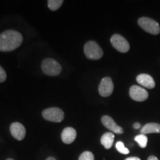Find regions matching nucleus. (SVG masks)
Instances as JSON below:
<instances>
[{"mask_svg":"<svg viewBox=\"0 0 160 160\" xmlns=\"http://www.w3.org/2000/svg\"><path fill=\"white\" fill-rule=\"evenodd\" d=\"M23 37L19 32L8 30L0 34V51L11 52L22 45Z\"/></svg>","mask_w":160,"mask_h":160,"instance_id":"obj_1","label":"nucleus"},{"mask_svg":"<svg viewBox=\"0 0 160 160\" xmlns=\"http://www.w3.org/2000/svg\"><path fill=\"white\" fill-rule=\"evenodd\" d=\"M42 70L45 75L50 77H55L59 75L62 71V66L56 60L47 58L42 62Z\"/></svg>","mask_w":160,"mask_h":160,"instance_id":"obj_2","label":"nucleus"},{"mask_svg":"<svg viewBox=\"0 0 160 160\" xmlns=\"http://www.w3.org/2000/svg\"><path fill=\"white\" fill-rule=\"evenodd\" d=\"M84 52L85 57L91 60L100 59L103 56V51L95 41H89L85 45Z\"/></svg>","mask_w":160,"mask_h":160,"instance_id":"obj_3","label":"nucleus"},{"mask_svg":"<svg viewBox=\"0 0 160 160\" xmlns=\"http://www.w3.org/2000/svg\"><path fill=\"white\" fill-rule=\"evenodd\" d=\"M138 25L142 29L153 35H157L160 33V26L154 19L149 17H141L138 19Z\"/></svg>","mask_w":160,"mask_h":160,"instance_id":"obj_4","label":"nucleus"},{"mask_svg":"<svg viewBox=\"0 0 160 160\" xmlns=\"http://www.w3.org/2000/svg\"><path fill=\"white\" fill-rule=\"evenodd\" d=\"M42 117L53 122H61L65 118V113L59 108H49L42 111Z\"/></svg>","mask_w":160,"mask_h":160,"instance_id":"obj_5","label":"nucleus"},{"mask_svg":"<svg viewBox=\"0 0 160 160\" xmlns=\"http://www.w3.org/2000/svg\"><path fill=\"white\" fill-rule=\"evenodd\" d=\"M111 42L113 47L121 53H127L130 50V45L128 42L119 34H114L111 38Z\"/></svg>","mask_w":160,"mask_h":160,"instance_id":"obj_6","label":"nucleus"},{"mask_svg":"<svg viewBox=\"0 0 160 160\" xmlns=\"http://www.w3.org/2000/svg\"><path fill=\"white\" fill-rule=\"evenodd\" d=\"M129 95L133 100L143 102L148 98V93L141 86L132 85L129 90Z\"/></svg>","mask_w":160,"mask_h":160,"instance_id":"obj_7","label":"nucleus"},{"mask_svg":"<svg viewBox=\"0 0 160 160\" xmlns=\"http://www.w3.org/2000/svg\"><path fill=\"white\" fill-rule=\"evenodd\" d=\"M113 83L110 77H105L102 79L99 85V93L103 97H108L113 93Z\"/></svg>","mask_w":160,"mask_h":160,"instance_id":"obj_8","label":"nucleus"},{"mask_svg":"<svg viewBox=\"0 0 160 160\" xmlns=\"http://www.w3.org/2000/svg\"><path fill=\"white\" fill-rule=\"evenodd\" d=\"M10 131H11L12 137L19 141H22L25 137L26 130L25 126L17 122L11 124L10 127Z\"/></svg>","mask_w":160,"mask_h":160,"instance_id":"obj_9","label":"nucleus"},{"mask_svg":"<svg viewBox=\"0 0 160 160\" xmlns=\"http://www.w3.org/2000/svg\"><path fill=\"white\" fill-rule=\"evenodd\" d=\"M102 123L105 126V128H107L110 131L113 132L115 133H118V134H121L124 131L122 128L120 127L115 122V121L111 117L108 115H105L102 117L101 119Z\"/></svg>","mask_w":160,"mask_h":160,"instance_id":"obj_10","label":"nucleus"},{"mask_svg":"<svg viewBox=\"0 0 160 160\" xmlns=\"http://www.w3.org/2000/svg\"><path fill=\"white\" fill-rule=\"evenodd\" d=\"M137 82L144 88L148 89H153L155 88V82L153 78L149 74L146 73H141L139 74L137 77Z\"/></svg>","mask_w":160,"mask_h":160,"instance_id":"obj_11","label":"nucleus"},{"mask_svg":"<svg viewBox=\"0 0 160 160\" xmlns=\"http://www.w3.org/2000/svg\"><path fill=\"white\" fill-rule=\"evenodd\" d=\"M62 140L65 144L69 145L71 144L76 139L77 137V131L73 128L68 127L65 128L62 132Z\"/></svg>","mask_w":160,"mask_h":160,"instance_id":"obj_12","label":"nucleus"},{"mask_svg":"<svg viewBox=\"0 0 160 160\" xmlns=\"http://www.w3.org/2000/svg\"><path fill=\"white\" fill-rule=\"evenodd\" d=\"M142 134H149V133H160V124L151 122L148 123L142 128Z\"/></svg>","mask_w":160,"mask_h":160,"instance_id":"obj_13","label":"nucleus"},{"mask_svg":"<svg viewBox=\"0 0 160 160\" xmlns=\"http://www.w3.org/2000/svg\"><path fill=\"white\" fill-rule=\"evenodd\" d=\"M114 141V134L111 132H107L104 133L101 137V143L105 149H110L113 145Z\"/></svg>","mask_w":160,"mask_h":160,"instance_id":"obj_14","label":"nucleus"},{"mask_svg":"<svg viewBox=\"0 0 160 160\" xmlns=\"http://www.w3.org/2000/svg\"><path fill=\"white\" fill-rule=\"evenodd\" d=\"M62 0H48V6L49 9L52 11H57L62 5Z\"/></svg>","mask_w":160,"mask_h":160,"instance_id":"obj_15","label":"nucleus"},{"mask_svg":"<svg viewBox=\"0 0 160 160\" xmlns=\"http://www.w3.org/2000/svg\"><path fill=\"white\" fill-rule=\"evenodd\" d=\"M134 140L139 144L142 148H145L148 144V137L144 134H139L134 138Z\"/></svg>","mask_w":160,"mask_h":160,"instance_id":"obj_16","label":"nucleus"},{"mask_svg":"<svg viewBox=\"0 0 160 160\" xmlns=\"http://www.w3.org/2000/svg\"><path fill=\"white\" fill-rule=\"evenodd\" d=\"M116 148H117V151H119L120 153H122V154L126 155V154H128L130 153L129 150L127 148H125L124 143L121 141L117 142V144H116Z\"/></svg>","mask_w":160,"mask_h":160,"instance_id":"obj_17","label":"nucleus"},{"mask_svg":"<svg viewBox=\"0 0 160 160\" xmlns=\"http://www.w3.org/2000/svg\"><path fill=\"white\" fill-rule=\"evenodd\" d=\"M79 160H94V155L91 151H85L80 155Z\"/></svg>","mask_w":160,"mask_h":160,"instance_id":"obj_18","label":"nucleus"},{"mask_svg":"<svg viewBox=\"0 0 160 160\" xmlns=\"http://www.w3.org/2000/svg\"><path fill=\"white\" fill-rule=\"evenodd\" d=\"M7 79V74L2 67L0 66V83L4 82Z\"/></svg>","mask_w":160,"mask_h":160,"instance_id":"obj_19","label":"nucleus"},{"mask_svg":"<svg viewBox=\"0 0 160 160\" xmlns=\"http://www.w3.org/2000/svg\"><path fill=\"white\" fill-rule=\"evenodd\" d=\"M133 128H134L135 129H139L141 128V125H140V123L139 122H136L133 124Z\"/></svg>","mask_w":160,"mask_h":160,"instance_id":"obj_20","label":"nucleus"},{"mask_svg":"<svg viewBox=\"0 0 160 160\" xmlns=\"http://www.w3.org/2000/svg\"><path fill=\"white\" fill-rule=\"evenodd\" d=\"M125 160H141L139 157H128Z\"/></svg>","mask_w":160,"mask_h":160,"instance_id":"obj_21","label":"nucleus"},{"mask_svg":"<svg viewBox=\"0 0 160 160\" xmlns=\"http://www.w3.org/2000/svg\"><path fill=\"white\" fill-rule=\"evenodd\" d=\"M148 160H159L157 157H156L155 156H150V157L148 158Z\"/></svg>","mask_w":160,"mask_h":160,"instance_id":"obj_22","label":"nucleus"},{"mask_svg":"<svg viewBox=\"0 0 160 160\" xmlns=\"http://www.w3.org/2000/svg\"><path fill=\"white\" fill-rule=\"evenodd\" d=\"M46 160H57V159H56L55 158H53V157H50L48 158V159H46Z\"/></svg>","mask_w":160,"mask_h":160,"instance_id":"obj_23","label":"nucleus"},{"mask_svg":"<svg viewBox=\"0 0 160 160\" xmlns=\"http://www.w3.org/2000/svg\"><path fill=\"white\" fill-rule=\"evenodd\" d=\"M6 160H14V159H11V158H8V159H7Z\"/></svg>","mask_w":160,"mask_h":160,"instance_id":"obj_24","label":"nucleus"}]
</instances>
